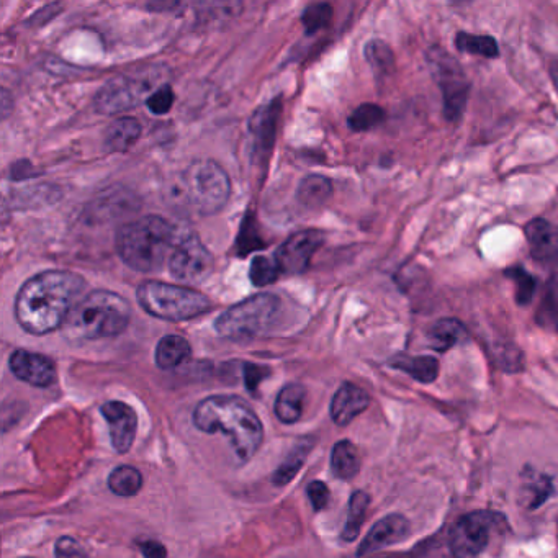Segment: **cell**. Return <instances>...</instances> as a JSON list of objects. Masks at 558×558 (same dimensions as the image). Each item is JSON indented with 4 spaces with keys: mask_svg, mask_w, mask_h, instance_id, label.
<instances>
[{
    "mask_svg": "<svg viewBox=\"0 0 558 558\" xmlns=\"http://www.w3.org/2000/svg\"><path fill=\"white\" fill-rule=\"evenodd\" d=\"M554 480L545 473L537 472L534 468L526 467L521 473V488L519 501L529 511H536L550 496L554 495Z\"/></svg>",
    "mask_w": 558,
    "mask_h": 558,
    "instance_id": "cell-18",
    "label": "cell"
},
{
    "mask_svg": "<svg viewBox=\"0 0 558 558\" xmlns=\"http://www.w3.org/2000/svg\"><path fill=\"white\" fill-rule=\"evenodd\" d=\"M86 280L68 270H46L18 290L15 318L27 333L45 336L63 328L72 308L81 302Z\"/></svg>",
    "mask_w": 558,
    "mask_h": 558,
    "instance_id": "cell-1",
    "label": "cell"
},
{
    "mask_svg": "<svg viewBox=\"0 0 558 558\" xmlns=\"http://www.w3.org/2000/svg\"><path fill=\"white\" fill-rule=\"evenodd\" d=\"M385 120V110L380 105L362 104L349 115V128L354 131H369Z\"/></svg>",
    "mask_w": 558,
    "mask_h": 558,
    "instance_id": "cell-32",
    "label": "cell"
},
{
    "mask_svg": "<svg viewBox=\"0 0 558 558\" xmlns=\"http://www.w3.org/2000/svg\"><path fill=\"white\" fill-rule=\"evenodd\" d=\"M138 547L144 558H167V549L159 540H141Z\"/></svg>",
    "mask_w": 558,
    "mask_h": 558,
    "instance_id": "cell-40",
    "label": "cell"
},
{
    "mask_svg": "<svg viewBox=\"0 0 558 558\" xmlns=\"http://www.w3.org/2000/svg\"><path fill=\"white\" fill-rule=\"evenodd\" d=\"M426 61L434 81L442 92L444 117L449 122H459L467 107L468 90H470L467 74L459 61L442 46L429 48L426 51Z\"/></svg>",
    "mask_w": 558,
    "mask_h": 558,
    "instance_id": "cell-9",
    "label": "cell"
},
{
    "mask_svg": "<svg viewBox=\"0 0 558 558\" xmlns=\"http://www.w3.org/2000/svg\"><path fill=\"white\" fill-rule=\"evenodd\" d=\"M550 77H552V82H554L555 89L558 92V59H555L552 66H550Z\"/></svg>",
    "mask_w": 558,
    "mask_h": 558,
    "instance_id": "cell-42",
    "label": "cell"
},
{
    "mask_svg": "<svg viewBox=\"0 0 558 558\" xmlns=\"http://www.w3.org/2000/svg\"><path fill=\"white\" fill-rule=\"evenodd\" d=\"M365 59L378 74H388L395 68V54L392 48L382 40H370L365 45Z\"/></svg>",
    "mask_w": 558,
    "mask_h": 558,
    "instance_id": "cell-31",
    "label": "cell"
},
{
    "mask_svg": "<svg viewBox=\"0 0 558 558\" xmlns=\"http://www.w3.org/2000/svg\"><path fill=\"white\" fill-rule=\"evenodd\" d=\"M192 419L198 431L207 434L223 432L230 437L231 446L241 462L251 460L264 441L261 419L239 396H208L195 406Z\"/></svg>",
    "mask_w": 558,
    "mask_h": 558,
    "instance_id": "cell-2",
    "label": "cell"
},
{
    "mask_svg": "<svg viewBox=\"0 0 558 558\" xmlns=\"http://www.w3.org/2000/svg\"><path fill=\"white\" fill-rule=\"evenodd\" d=\"M504 277L513 280L516 285V303L521 306L529 305L532 302V297L536 293L537 282L526 269L514 266L504 270Z\"/></svg>",
    "mask_w": 558,
    "mask_h": 558,
    "instance_id": "cell-33",
    "label": "cell"
},
{
    "mask_svg": "<svg viewBox=\"0 0 558 558\" xmlns=\"http://www.w3.org/2000/svg\"><path fill=\"white\" fill-rule=\"evenodd\" d=\"M455 48L462 53L477 54L483 58H498L500 46L493 36L460 32L455 36Z\"/></svg>",
    "mask_w": 558,
    "mask_h": 558,
    "instance_id": "cell-29",
    "label": "cell"
},
{
    "mask_svg": "<svg viewBox=\"0 0 558 558\" xmlns=\"http://www.w3.org/2000/svg\"><path fill=\"white\" fill-rule=\"evenodd\" d=\"M501 516L490 511H475L455 522L450 532L454 558H477L490 544L491 531Z\"/></svg>",
    "mask_w": 558,
    "mask_h": 558,
    "instance_id": "cell-10",
    "label": "cell"
},
{
    "mask_svg": "<svg viewBox=\"0 0 558 558\" xmlns=\"http://www.w3.org/2000/svg\"><path fill=\"white\" fill-rule=\"evenodd\" d=\"M174 104V92L169 84H162L159 89L154 90L146 100V107L154 113V115H166Z\"/></svg>",
    "mask_w": 558,
    "mask_h": 558,
    "instance_id": "cell-37",
    "label": "cell"
},
{
    "mask_svg": "<svg viewBox=\"0 0 558 558\" xmlns=\"http://www.w3.org/2000/svg\"><path fill=\"white\" fill-rule=\"evenodd\" d=\"M311 447H313V441H310V439H303V441L298 442L297 446L290 450L287 459L280 464V467L277 468L274 475H272V482H274V485L285 486L287 483L292 482L295 475L300 472V468L305 464L306 457L310 454Z\"/></svg>",
    "mask_w": 558,
    "mask_h": 558,
    "instance_id": "cell-26",
    "label": "cell"
},
{
    "mask_svg": "<svg viewBox=\"0 0 558 558\" xmlns=\"http://www.w3.org/2000/svg\"><path fill=\"white\" fill-rule=\"evenodd\" d=\"M370 405L369 393L354 383H344L331 401V418L338 426H347Z\"/></svg>",
    "mask_w": 558,
    "mask_h": 558,
    "instance_id": "cell-17",
    "label": "cell"
},
{
    "mask_svg": "<svg viewBox=\"0 0 558 558\" xmlns=\"http://www.w3.org/2000/svg\"><path fill=\"white\" fill-rule=\"evenodd\" d=\"M306 495H308V500H310L315 511H323L328 506L329 498H331L328 485L323 482H311L306 488Z\"/></svg>",
    "mask_w": 558,
    "mask_h": 558,
    "instance_id": "cell-38",
    "label": "cell"
},
{
    "mask_svg": "<svg viewBox=\"0 0 558 558\" xmlns=\"http://www.w3.org/2000/svg\"><path fill=\"white\" fill-rule=\"evenodd\" d=\"M54 555L56 558H86V552L81 544L72 537H61L54 545Z\"/></svg>",
    "mask_w": 558,
    "mask_h": 558,
    "instance_id": "cell-39",
    "label": "cell"
},
{
    "mask_svg": "<svg viewBox=\"0 0 558 558\" xmlns=\"http://www.w3.org/2000/svg\"><path fill=\"white\" fill-rule=\"evenodd\" d=\"M264 372H269V370L259 367V365L249 364L244 367V380H246L248 390H251V392L256 390L257 385L262 382V378L267 375Z\"/></svg>",
    "mask_w": 558,
    "mask_h": 558,
    "instance_id": "cell-41",
    "label": "cell"
},
{
    "mask_svg": "<svg viewBox=\"0 0 558 558\" xmlns=\"http://www.w3.org/2000/svg\"><path fill=\"white\" fill-rule=\"evenodd\" d=\"M174 246V230L161 216H143L123 225L117 234L118 256L138 272L161 269Z\"/></svg>",
    "mask_w": 558,
    "mask_h": 558,
    "instance_id": "cell-4",
    "label": "cell"
},
{
    "mask_svg": "<svg viewBox=\"0 0 558 558\" xmlns=\"http://www.w3.org/2000/svg\"><path fill=\"white\" fill-rule=\"evenodd\" d=\"M279 112L280 105L274 102V104L261 108L252 118L251 130L259 153L264 154L272 148L275 138V125H277V120H279Z\"/></svg>",
    "mask_w": 558,
    "mask_h": 558,
    "instance_id": "cell-24",
    "label": "cell"
},
{
    "mask_svg": "<svg viewBox=\"0 0 558 558\" xmlns=\"http://www.w3.org/2000/svg\"><path fill=\"white\" fill-rule=\"evenodd\" d=\"M182 194L200 215H213L225 207L231 195V180L212 159H197L182 174Z\"/></svg>",
    "mask_w": 558,
    "mask_h": 558,
    "instance_id": "cell-7",
    "label": "cell"
},
{
    "mask_svg": "<svg viewBox=\"0 0 558 558\" xmlns=\"http://www.w3.org/2000/svg\"><path fill=\"white\" fill-rule=\"evenodd\" d=\"M102 416L110 424V439L118 454H126L133 446L138 429V416L131 406L123 401H107L100 408Z\"/></svg>",
    "mask_w": 558,
    "mask_h": 558,
    "instance_id": "cell-13",
    "label": "cell"
},
{
    "mask_svg": "<svg viewBox=\"0 0 558 558\" xmlns=\"http://www.w3.org/2000/svg\"><path fill=\"white\" fill-rule=\"evenodd\" d=\"M324 234L318 230H303L292 234L277 252L275 262L280 272L288 275L303 274L310 266L311 257L323 246Z\"/></svg>",
    "mask_w": 558,
    "mask_h": 558,
    "instance_id": "cell-12",
    "label": "cell"
},
{
    "mask_svg": "<svg viewBox=\"0 0 558 558\" xmlns=\"http://www.w3.org/2000/svg\"><path fill=\"white\" fill-rule=\"evenodd\" d=\"M12 374L32 387L46 388L56 380V367L50 357L18 349L9 360Z\"/></svg>",
    "mask_w": 558,
    "mask_h": 558,
    "instance_id": "cell-14",
    "label": "cell"
},
{
    "mask_svg": "<svg viewBox=\"0 0 558 558\" xmlns=\"http://www.w3.org/2000/svg\"><path fill=\"white\" fill-rule=\"evenodd\" d=\"M141 123L136 118H118L112 125L108 126L105 133V144L112 151L125 153L131 146H135L136 141L140 140Z\"/></svg>",
    "mask_w": 558,
    "mask_h": 558,
    "instance_id": "cell-23",
    "label": "cell"
},
{
    "mask_svg": "<svg viewBox=\"0 0 558 558\" xmlns=\"http://www.w3.org/2000/svg\"><path fill=\"white\" fill-rule=\"evenodd\" d=\"M136 298L148 315L166 321L194 320L213 308L205 293L158 280L143 282L136 290Z\"/></svg>",
    "mask_w": 558,
    "mask_h": 558,
    "instance_id": "cell-5",
    "label": "cell"
},
{
    "mask_svg": "<svg viewBox=\"0 0 558 558\" xmlns=\"http://www.w3.org/2000/svg\"><path fill=\"white\" fill-rule=\"evenodd\" d=\"M161 69L149 68L126 76L115 77L95 95V110L104 115H115L146 102L162 84Z\"/></svg>",
    "mask_w": 558,
    "mask_h": 558,
    "instance_id": "cell-8",
    "label": "cell"
},
{
    "mask_svg": "<svg viewBox=\"0 0 558 558\" xmlns=\"http://www.w3.org/2000/svg\"><path fill=\"white\" fill-rule=\"evenodd\" d=\"M331 470L339 480H352L360 470V457L356 446L349 441H341L331 452Z\"/></svg>",
    "mask_w": 558,
    "mask_h": 558,
    "instance_id": "cell-25",
    "label": "cell"
},
{
    "mask_svg": "<svg viewBox=\"0 0 558 558\" xmlns=\"http://www.w3.org/2000/svg\"><path fill=\"white\" fill-rule=\"evenodd\" d=\"M333 18V9L328 4H315L310 5L303 14V25H305L306 32L316 33L328 27Z\"/></svg>",
    "mask_w": 558,
    "mask_h": 558,
    "instance_id": "cell-36",
    "label": "cell"
},
{
    "mask_svg": "<svg viewBox=\"0 0 558 558\" xmlns=\"http://www.w3.org/2000/svg\"><path fill=\"white\" fill-rule=\"evenodd\" d=\"M280 308L282 303L274 293H257L223 311L216 318L215 331L220 338L230 341L257 338L274 324Z\"/></svg>",
    "mask_w": 558,
    "mask_h": 558,
    "instance_id": "cell-6",
    "label": "cell"
},
{
    "mask_svg": "<svg viewBox=\"0 0 558 558\" xmlns=\"http://www.w3.org/2000/svg\"><path fill=\"white\" fill-rule=\"evenodd\" d=\"M370 496L365 491L352 493L349 500V514H347L346 526L342 529L341 539L344 542H354L359 537L360 527L364 524L365 513L369 508Z\"/></svg>",
    "mask_w": 558,
    "mask_h": 558,
    "instance_id": "cell-30",
    "label": "cell"
},
{
    "mask_svg": "<svg viewBox=\"0 0 558 558\" xmlns=\"http://www.w3.org/2000/svg\"><path fill=\"white\" fill-rule=\"evenodd\" d=\"M393 369L401 370L410 375L416 382L432 383L439 375V362L436 357L431 356H406L398 354L390 360Z\"/></svg>",
    "mask_w": 558,
    "mask_h": 558,
    "instance_id": "cell-21",
    "label": "cell"
},
{
    "mask_svg": "<svg viewBox=\"0 0 558 558\" xmlns=\"http://www.w3.org/2000/svg\"><path fill=\"white\" fill-rule=\"evenodd\" d=\"M306 390L300 383H287L275 400V416L280 423L293 424L302 418Z\"/></svg>",
    "mask_w": 558,
    "mask_h": 558,
    "instance_id": "cell-19",
    "label": "cell"
},
{
    "mask_svg": "<svg viewBox=\"0 0 558 558\" xmlns=\"http://www.w3.org/2000/svg\"><path fill=\"white\" fill-rule=\"evenodd\" d=\"M141 486H143V475L138 468L131 467V465L115 468L108 477V488L112 490V493L123 496V498L138 495Z\"/></svg>",
    "mask_w": 558,
    "mask_h": 558,
    "instance_id": "cell-27",
    "label": "cell"
},
{
    "mask_svg": "<svg viewBox=\"0 0 558 558\" xmlns=\"http://www.w3.org/2000/svg\"><path fill=\"white\" fill-rule=\"evenodd\" d=\"M532 259L554 262L558 259V226L544 218H536L524 228Z\"/></svg>",
    "mask_w": 558,
    "mask_h": 558,
    "instance_id": "cell-16",
    "label": "cell"
},
{
    "mask_svg": "<svg viewBox=\"0 0 558 558\" xmlns=\"http://www.w3.org/2000/svg\"><path fill=\"white\" fill-rule=\"evenodd\" d=\"M190 354H192V347L187 339L177 336V334H169L158 342L154 357H156V365L159 369L171 370L189 359Z\"/></svg>",
    "mask_w": 558,
    "mask_h": 558,
    "instance_id": "cell-22",
    "label": "cell"
},
{
    "mask_svg": "<svg viewBox=\"0 0 558 558\" xmlns=\"http://www.w3.org/2000/svg\"><path fill=\"white\" fill-rule=\"evenodd\" d=\"M279 274L280 269L275 259L270 261L269 257L266 256H257L252 259L249 277H251V282L256 287H266V285L274 284L275 280L279 279Z\"/></svg>",
    "mask_w": 558,
    "mask_h": 558,
    "instance_id": "cell-34",
    "label": "cell"
},
{
    "mask_svg": "<svg viewBox=\"0 0 558 558\" xmlns=\"http://www.w3.org/2000/svg\"><path fill=\"white\" fill-rule=\"evenodd\" d=\"M467 338V328L455 318H442L428 331V344L437 352H446Z\"/></svg>",
    "mask_w": 558,
    "mask_h": 558,
    "instance_id": "cell-20",
    "label": "cell"
},
{
    "mask_svg": "<svg viewBox=\"0 0 558 558\" xmlns=\"http://www.w3.org/2000/svg\"><path fill=\"white\" fill-rule=\"evenodd\" d=\"M333 194L331 180L323 176H308L298 187L297 197L302 205L308 208H318Z\"/></svg>",
    "mask_w": 558,
    "mask_h": 558,
    "instance_id": "cell-28",
    "label": "cell"
},
{
    "mask_svg": "<svg viewBox=\"0 0 558 558\" xmlns=\"http://www.w3.org/2000/svg\"><path fill=\"white\" fill-rule=\"evenodd\" d=\"M130 305L118 293L94 290L69 313L63 331L72 341L115 338L130 323Z\"/></svg>",
    "mask_w": 558,
    "mask_h": 558,
    "instance_id": "cell-3",
    "label": "cell"
},
{
    "mask_svg": "<svg viewBox=\"0 0 558 558\" xmlns=\"http://www.w3.org/2000/svg\"><path fill=\"white\" fill-rule=\"evenodd\" d=\"M537 323L542 328H558V282L549 285L537 310Z\"/></svg>",
    "mask_w": 558,
    "mask_h": 558,
    "instance_id": "cell-35",
    "label": "cell"
},
{
    "mask_svg": "<svg viewBox=\"0 0 558 558\" xmlns=\"http://www.w3.org/2000/svg\"><path fill=\"white\" fill-rule=\"evenodd\" d=\"M410 529V521L401 514H390L387 518L380 519L362 540V544L357 549V557H365L390 545L398 544L410 536Z\"/></svg>",
    "mask_w": 558,
    "mask_h": 558,
    "instance_id": "cell-15",
    "label": "cell"
},
{
    "mask_svg": "<svg viewBox=\"0 0 558 558\" xmlns=\"http://www.w3.org/2000/svg\"><path fill=\"white\" fill-rule=\"evenodd\" d=\"M167 262L174 279L185 284H200L213 270V256L195 234L177 241Z\"/></svg>",
    "mask_w": 558,
    "mask_h": 558,
    "instance_id": "cell-11",
    "label": "cell"
}]
</instances>
